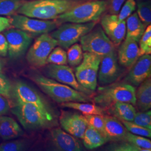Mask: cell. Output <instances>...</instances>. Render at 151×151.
Returning <instances> with one entry per match:
<instances>
[{"label":"cell","instance_id":"cell-1","mask_svg":"<svg viewBox=\"0 0 151 151\" xmlns=\"http://www.w3.org/2000/svg\"><path fill=\"white\" fill-rule=\"evenodd\" d=\"M30 78L45 93L60 104L70 101L93 102L90 95L39 73H33Z\"/></svg>","mask_w":151,"mask_h":151},{"label":"cell","instance_id":"cell-2","mask_svg":"<svg viewBox=\"0 0 151 151\" xmlns=\"http://www.w3.org/2000/svg\"><path fill=\"white\" fill-rule=\"evenodd\" d=\"M74 5L70 0H32L25 2L17 14L44 20H51L68 10Z\"/></svg>","mask_w":151,"mask_h":151},{"label":"cell","instance_id":"cell-3","mask_svg":"<svg viewBox=\"0 0 151 151\" xmlns=\"http://www.w3.org/2000/svg\"><path fill=\"white\" fill-rule=\"evenodd\" d=\"M135 87L125 82L113 83L105 86L99 87L93 98V102L106 110L115 103L125 102L136 104Z\"/></svg>","mask_w":151,"mask_h":151},{"label":"cell","instance_id":"cell-4","mask_svg":"<svg viewBox=\"0 0 151 151\" xmlns=\"http://www.w3.org/2000/svg\"><path fill=\"white\" fill-rule=\"evenodd\" d=\"M11 111L25 129H47L57 124L55 119L49 117L40 109L31 104L16 101Z\"/></svg>","mask_w":151,"mask_h":151},{"label":"cell","instance_id":"cell-5","mask_svg":"<svg viewBox=\"0 0 151 151\" xmlns=\"http://www.w3.org/2000/svg\"><path fill=\"white\" fill-rule=\"evenodd\" d=\"M107 9V2L103 0L87 1L73 5L57 17L60 22L87 23L96 22Z\"/></svg>","mask_w":151,"mask_h":151},{"label":"cell","instance_id":"cell-6","mask_svg":"<svg viewBox=\"0 0 151 151\" xmlns=\"http://www.w3.org/2000/svg\"><path fill=\"white\" fill-rule=\"evenodd\" d=\"M101 57L85 52L81 63L75 68V76L78 83L92 91H95L97 85V75Z\"/></svg>","mask_w":151,"mask_h":151},{"label":"cell","instance_id":"cell-7","mask_svg":"<svg viewBox=\"0 0 151 151\" xmlns=\"http://www.w3.org/2000/svg\"><path fill=\"white\" fill-rule=\"evenodd\" d=\"M96 25L95 22L87 23H65L54 30L50 35L62 48L67 49L80 41L83 35L90 32Z\"/></svg>","mask_w":151,"mask_h":151},{"label":"cell","instance_id":"cell-8","mask_svg":"<svg viewBox=\"0 0 151 151\" xmlns=\"http://www.w3.org/2000/svg\"><path fill=\"white\" fill-rule=\"evenodd\" d=\"M80 41L84 52L97 55L101 58L115 50V45L100 26L93 27L90 32L83 35Z\"/></svg>","mask_w":151,"mask_h":151},{"label":"cell","instance_id":"cell-9","mask_svg":"<svg viewBox=\"0 0 151 151\" xmlns=\"http://www.w3.org/2000/svg\"><path fill=\"white\" fill-rule=\"evenodd\" d=\"M57 45H58L57 41L49 33L40 35L27 52V62L34 67H42L45 65L48 64L49 55Z\"/></svg>","mask_w":151,"mask_h":151},{"label":"cell","instance_id":"cell-10","mask_svg":"<svg viewBox=\"0 0 151 151\" xmlns=\"http://www.w3.org/2000/svg\"><path fill=\"white\" fill-rule=\"evenodd\" d=\"M12 91L16 101L32 104L40 109L49 117L55 119L54 111L48 103L36 90L27 83L22 81L16 82Z\"/></svg>","mask_w":151,"mask_h":151},{"label":"cell","instance_id":"cell-11","mask_svg":"<svg viewBox=\"0 0 151 151\" xmlns=\"http://www.w3.org/2000/svg\"><path fill=\"white\" fill-rule=\"evenodd\" d=\"M10 18L12 27L22 30L31 35H38L53 32L57 27V22L44 20L25 16L21 14H15Z\"/></svg>","mask_w":151,"mask_h":151},{"label":"cell","instance_id":"cell-12","mask_svg":"<svg viewBox=\"0 0 151 151\" xmlns=\"http://www.w3.org/2000/svg\"><path fill=\"white\" fill-rule=\"evenodd\" d=\"M8 43V54L12 59H16L25 54L32 43V36L18 29H8L5 30Z\"/></svg>","mask_w":151,"mask_h":151},{"label":"cell","instance_id":"cell-13","mask_svg":"<svg viewBox=\"0 0 151 151\" xmlns=\"http://www.w3.org/2000/svg\"><path fill=\"white\" fill-rule=\"evenodd\" d=\"M46 74L49 78L67 85L78 91L90 96L94 93L80 85L76 79L73 70L66 65L50 64L46 68Z\"/></svg>","mask_w":151,"mask_h":151},{"label":"cell","instance_id":"cell-14","mask_svg":"<svg viewBox=\"0 0 151 151\" xmlns=\"http://www.w3.org/2000/svg\"><path fill=\"white\" fill-rule=\"evenodd\" d=\"M100 65L97 77L101 85L113 83L118 80L123 73L118 63L116 50L103 57Z\"/></svg>","mask_w":151,"mask_h":151},{"label":"cell","instance_id":"cell-15","mask_svg":"<svg viewBox=\"0 0 151 151\" xmlns=\"http://www.w3.org/2000/svg\"><path fill=\"white\" fill-rule=\"evenodd\" d=\"M60 123L66 132L81 139L88 126L83 115L64 110L61 111Z\"/></svg>","mask_w":151,"mask_h":151},{"label":"cell","instance_id":"cell-16","mask_svg":"<svg viewBox=\"0 0 151 151\" xmlns=\"http://www.w3.org/2000/svg\"><path fill=\"white\" fill-rule=\"evenodd\" d=\"M101 25L106 34L115 46L122 43L126 35V22L119 20L115 14H106L101 20Z\"/></svg>","mask_w":151,"mask_h":151},{"label":"cell","instance_id":"cell-17","mask_svg":"<svg viewBox=\"0 0 151 151\" xmlns=\"http://www.w3.org/2000/svg\"><path fill=\"white\" fill-rule=\"evenodd\" d=\"M151 55L144 54L140 56L132 66L124 81L133 86H138L147 78H151Z\"/></svg>","mask_w":151,"mask_h":151},{"label":"cell","instance_id":"cell-18","mask_svg":"<svg viewBox=\"0 0 151 151\" xmlns=\"http://www.w3.org/2000/svg\"><path fill=\"white\" fill-rule=\"evenodd\" d=\"M50 137L53 145L58 151L83 150V145L80 140L60 128H55L51 130Z\"/></svg>","mask_w":151,"mask_h":151},{"label":"cell","instance_id":"cell-19","mask_svg":"<svg viewBox=\"0 0 151 151\" xmlns=\"http://www.w3.org/2000/svg\"><path fill=\"white\" fill-rule=\"evenodd\" d=\"M142 56L138 43L133 39L125 38L121 44L118 53L119 64L126 68H129Z\"/></svg>","mask_w":151,"mask_h":151},{"label":"cell","instance_id":"cell-20","mask_svg":"<svg viewBox=\"0 0 151 151\" xmlns=\"http://www.w3.org/2000/svg\"><path fill=\"white\" fill-rule=\"evenodd\" d=\"M105 135L108 142H119L124 140L127 130L119 119L108 115H104Z\"/></svg>","mask_w":151,"mask_h":151},{"label":"cell","instance_id":"cell-21","mask_svg":"<svg viewBox=\"0 0 151 151\" xmlns=\"http://www.w3.org/2000/svg\"><path fill=\"white\" fill-rule=\"evenodd\" d=\"M24 134L20 125L12 118L0 116V137L4 140L15 139Z\"/></svg>","mask_w":151,"mask_h":151},{"label":"cell","instance_id":"cell-22","mask_svg":"<svg viewBox=\"0 0 151 151\" xmlns=\"http://www.w3.org/2000/svg\"><path fill=\"white\" fill-rule=\"evenodd\" d=\"M139 86L135 92V105L140 111H145L151 108V78H147Z\"/></svg>","mask_w":151,"mask_h":151},{"label":"cell","instance_id":"cell-23","mask_svg":"<svg viewBox=\"0 0 151 151\" xmlns=\"http://www.w3.org/2000/svg\"><path fill=\"white\" fill-rule=\"evenodd\" d=\"M146 29L145 25L141 22L137 12H134L127 19L126 38L133 39L138 43Z\"/></svg>","mask_w":151,"mask_h":151},{"label":"cell","instance_id":"cell-24","mask_svg":"<svg viewBox=\"0 0 151 151\" xmlns=\"http://www.w3.org/2000/svg\"><path fill=\"white\" fill-rule=\"evenodd\" d=\"M106 110L120 120L127 122H133L137 113L133 105L125 102L115 103Z\"/></svg>","mask_w":151,"mask_h":151},{"label":"cell","instance_id":"cell-25","mask_svg":"<svg viewBox=\"0 0 151 151\" xmlns=\"http://www.w3.org/2000/svg\"><path fill=\"white\" fill-rule=\"evenodd\" d=\"M82 139L83 145L89 150L96 148L108 142L101 132L90 125L87 126Z\"/></svg>","mask_w":151,"mask_h":151},{"label":"cell","instance_id":"cell-26","mask_svg":"<svg viewBox=\"0 0 151 151\" xmlns=\"http://www.w3.org/2000/svg\"><path fill=\"white\" fill-rule=\"evenodd\" d=\"M62 108H70L78 110L83 115H100L105 114V110L96 104L83 102H66L60 104Z\"/></svg>","mask_w":151,"mask_h":151},{"label":"cell","instance_id":"cell-27","mask_svg":"<svg viewBox=\"0 0 151 151\" xmlns=\"http://www.w3.org/2000/svg\"><path fill=\"white\" fill-rule=\"evenodd\" d=\"M23 0H0V15L12 16L25 2Z\"/></svg>","mask_w":151,"mask_h":151},{"label":"cell","instance_id":"cell-28","mask_svg":"<svg viewBox=\"0 0 151 151\" xmlns=\"http://www.w3.org/2000/svg\"><path fill=\"white\" fill-rule=\"evenodd\" d=\"M137 14L146 27L151 25V1L144 0L138 1L137 3Z\"/></svg>","mask_w":151,"mask_h":151},{"label":"cell","instance_id":"cell-29","mask_svg":"<svg viewBox=\"0 0 151 151\" xmlns=\"http://www.w3.org/2000/svg\"><path fill=\"white\" fill-rule=\"evenodd\" d=\"M67 49V63L71 67L78 65L83 60V50L81 45L74 44Z\"/></svg>","mask_w":151,"mask_h":151},{"label":"cell","instance_id":"cell-30","mask_svg":"<svg viewBox=\"0 0 151 151\" xmlns=\"http://www.w3.org/2000/svg\"><path fill=\"white\" fill-rule=\"evenodd\" d=\"M124 140L127 141L142 148L146 149L148 151H151V141L148 138L140 135H135L127 131Z\"/></svg>","mask_w":151,"mask_h":151},{"label":"cell","instance_id":"cell-31","mask_svg":"<svg viewBox=\"0 0 151 151\" xmlns=\"http://www.w3.org/2000/svg\"><path fill=\"white\" fill-rule=\"evenodd\" d=\"M47 63L56 65H67V52L60 47H55L49 55Z\"/></svg>","mask_w":151,"mask_h":151},{"label":"cell","instance_id":"cell-32","mask_svg":"<svg viewBox=\"0 0 151 151\" xmlns=\"http://www.w3.org/2000/svg\"><path fill=\"white\" fill-rule=\"evenodd\" d=\"M106 150L109 151H148L146 149L137 147L125 140L113 142L106 148Z\"/></svg>","mask_w":151,"mask_h":151},{"label":"cell","instance_id":"cell-33","mask_svg":"<svg viewBox=\"0 0 151 151\" xmlns=\"http://www.w3.org/2000/svg\"><path fill=\"white\" fill-rule=\"evenodd\" d=\"M120 121L124 125L125 128L130 133L135 135H140L148 138H151V129L143 128L132 122H127L124 120Z\"/></svg>","mask_w":151,"mask_h":151},{"label":"cell","instance_id":"cell-34","mask_svg":"<svg viewBox=\"0 0 151 151\" xmlns=\"http://www.w3.org/2000/svg\"><path fill=\"white\" fill-rule=\"evenodd\" d=\"M83 115L86 120L88 125H90L93 128L99 130L105 137L104 130L105 122L104 119V115L91 114H86Z\"/></svg>","mask_w":151,"mask_h":151},{"label":"cell","instance_id":"cell-35","mask_svg":"<svg viewBox=\"0 0 151 151\" xmlns=\"http://www.w3.org/2000/svg\"><path fill=\"white\" fill-rule=\"evenodd\" d=\"M140 53L142 55L151 53V26L146 27V30L139 40Z\"/></svg>","mask_w":151,"mask_h":151},{"label":"cell","instance_id":"cell-36","mask_svg":"<svg viewBox=\"0 0 151 151\" xmlns=\"http://www.w3.org/2000/svg\"><path fill=\"white\" fill-rule=\"evenodd\" d=\"M135 124L147 129H151V111L148 110L136 113L133 121Z\"/></svg>","mask_w":151,"mask_h":151},{"label":"cell","instance_id":"cell-37","mask_svg":"<svg viewBox=\"0 0 151 151\" xmlns=\"http://www.w3.org/2000/svg\"><path fill=\"white\" fill-rule=\"evenodd\" d=\"M136 6L135 0H126L117 15L119 20H125L135 11Z\"/></svg>","mask_w":151,"mask_h":151},{"label":"cell","instance_id":"cell-38","mask_svg":"<svg viewBox=\"0 0 151 151\" xmlns=\"http://www.w3.org/2000/svg\"><path fill=\"white\" fill-rule=\"evenodd\" d=\"M26 148V144L22 140H14L0 145V151H21Z\"/></svg>","mask_w":151,"mask_h":151},{"label":"cell","instance_id":"cell-39","mask_svg":"<svg viewBox=\"0 0 151 151\" xmlns=\"http://www.w3.org/2000/svg\"><path fill=\"white\" fill-rule=\"evenodd\" d=\"M12 86L9 79L0 72V95L5 97L11 96Z\"/></svg>","mask_w":151,"mask_h":151},{"label":"cell","instance_id":"cell-40","mask_svg":"<svg viewBox=\"0 0 151 151\" xmlns=\"http://www.w3.org/2000/svg\"><path fill=\"white\" fill-rule=\"evenodd\" d=\"M126 0H108L107 9L110 14L118 15Z\"/></svg>","mask_w":151,"mask_h":151},{"label":"cell","instance_id":"cell-41","mask_svg":"<svg viewBox=\"0 0 151 151\" xmlns=\"http://www.w3.org/2000/svg\"><path fill=\"white\" fill-rule=\"evenodd\" d=\"M8 53V43L5 36L0 33V56L5 57Z\"/></svg>","mask_w":151,"mask_h":151},{"label":"cell","instance_id":"cell-42","mask_svg":"<svg viewBox=\"0 0 151 151\" xmlns=\"http://www.w3.org/2000/svg\"><path fill=\"white\" fill-rule=\"evenodd\" d=\"M10 109V105L4 96L0 95V116L5 114Z\"/></svg>","mask_w":151,"mask_h":151},{"label":"cell","instance_id":"cell-43","mask_svg":"<svg viewBox=\"0 0 151 151\" xmlns=\"http://www.w3.org/2000/svg\"><path fill=\"white\" fill-rule=\"evenodd\" d=\"M12 27L10 18H7L5 20L0 22V32L5 31Z\"/></svg>","mask_w":151,"mask_h":151},{"label":"cell","instance_id":"cell-44","mask_svg":"<svg viewBox=\"0 0 151 151\" xmlns=\"http://www.w3.org/2000/svg\"><path fill=\"white\" fill-rule=\"evenodd\" d=\"M7 19V17H3V16H0V22H1V21H4V20H5Z\"/></svg>","mask_w":151,"mask_h":151},{"label":"cell","instance_id":"cell-45","mask_svg":"<svg viewBox=\"0 0 151 151\" xmlns=\"http://www.w3.org/2000/svg\"><path fill=\"white\" fill-rule=\"evenodd\" d=\"M2 70V65L1 64V63H0V72Z\"/></svg>","mask_w":151,"mask_h":151},{"label":"cell","instance_id":"cell-46","mask_svg":"<svg viewBox=\"0 0 151 151\" xmlns=\"http://www.w3.org/2000/svg\"><path fill=\"white\" fill-rule=\"evenodd\" d=\"M70 1H77V0H70Z\"/></svg>","mask_w":151,"mask_h":151},{"label":"cell","instance_id":"cell-47","mask_svg":"<svg viewBox=\"0 0 151 151\" xmlns=\"http://www.w3.org/2000/svg\"><path fill=\"white\" fill-rule=\"evenodd\" d=\"M138 1H142V0H138Z\"/></svg>","mask_w":151,"mask_h":151},{"label":"cell","instance_id":"cell-48","mask_svg":"<svg viewBox=\"0 0 151 151\" xmlns=\"http://www.w3.org/2000/svg\"><path fill=\"white\" fill-rule=\"evenodd\" d=\"M30 1H32V0H30Z\"/></svg>","mask_w":151,"mask_h":151}]
</instances>
